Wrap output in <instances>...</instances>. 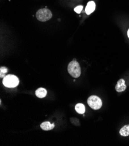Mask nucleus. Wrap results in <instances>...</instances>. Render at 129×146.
Wrapping results in <instances>:
<instances>
[{
	"label": "nucleus",
	"mask_w": 129,
	"mask_h": 146,
	"mask_svg": "<svg viewBox=\"0 0 129 146\" xmlns=\"http://www.w3.org/2000/svg\"><path fill=\"white\" fill-rule=\"evenodd\" d=\"M126 85L125 84V80L123 79H119L115 86V90L118 93H122L126 89Z\"/></svg>",
	"instance_id": "obj_5"
},
{
	"label": "nucleus",
	"mask_w": 129,
	"mask_h": 146,
	"mask_svg": "<svg viewBox=\"0 0 129 146\" xmlns=\"http://www.w3.org/2000/svg\"><path fill=\"white\" fill-rule=\"evenodd\" d=\"M96 8V4L93 1H90L88 3L85 9V12L87 13V15H90L92 13Z\"/></svg>",
	"instance_id": "obj_7"
},
{
	"label": "nucleus",
	"mask_w": 129,
	"mask_h": 146,
	"mask_svg": "<svg viewBox=\"0 0 129 146\" xmlns=\"http://www.w3.org/2000/svg\"><path fill=\"white\" fill-rule=\"evenodd\" d=\"M127 36H128V37L129 38V29H128V31H127Z\"/></svg>",
	"instance_id": "obj_13"
},
{
	"label": "nucleus",
	"mask_w": 129,
	"mask_h": 146,
	"mask_svg": "<svg viewBox=\"0 0 129 146\" xmlns=\"http://www.w3.org/2000/svg\"><path fill=\"white\" fill-rule=\"evenodd\" d=\"M4 86L9 88H14L18 86L19 80L18 77L13 75H8L5 76L3 81Z\"/></svg>",
	"instance_id": "obj_2"
},
{
	"label": "nucleus",
	"mask_w": 129,
	"mask_h": 146,
	"mask_svg": "<svg viewBox=\"0 0 129 146\" xmlns=\"http://www.w3.org/2000/svg\"><path fill=\"white\" fill-rule=\"evenodd\" d=\"M75 110L79 114H83L85 112V107L83 104L79 103L75 106Z\"/></svg>",
	"instance_id": "obj_10"
},
{
	"label": "nucleus",
	"mask_w": 129,
	"mask_h": 146,
	"mask_svg": "<svg viewBox=\"0 0 129 146\" xmlns=\"http://www.w3.org/2000/svg\"><path fill=\"white\" fill-rule=\"evenodd\" d=\"M88 104L89 106L94 110H99L102 107V101L100 97L96 96H92L88 99Z\"/></svg>",
	"instance_id": "obj_4"
},
{
	"label": "nucleus",
	"mask_w": 129,
	"mask_h": 146,
	"mask_svg": "<svg viewBox=\"0 0 129 146\" xmlns=\"http://www.w3.org/2000/svg\"><path fill=\"white\" fill-rule=\"evenodd\" d=\"M36 17L37 19L41 22H46L52 18V12L47 8L40 9L36 13Z\"/></svg>",
	"instance_id": "obj_3"
},
{
	"label": "nucleus",
	"mask_w": 129,
	"mask_h": 146,
	"mask_svg": "<svg viewBox=\"0 0 129 146\" xmlns=\"http://www.w3.org/2000/svg\"><path fill=\"white\" fill-rule=\"evenodd\" d=\"M120 135L122 136L126 137L129 136V125L124 126L119 131Z\"/></svg>",
	"instance_id": "obj_9"
},
{
	"label": "nucleus",
	"mask_w": 129,
	"mask_h": 146,
	"mask_svg": "<svg viewBox=\"0 0 129 146\" xmlns=\"http://www.w3.org/2000/svg\"><path fill=\"white\" fill-rule=\"evenodd\" d=\"M47 94V91L44 88H39L35 91V95L37 97L39 98H42L45 97Z\"/></svg>",
	"instance_id": "obj_8"
},
{
	"label": "nucleus",
	"mask_w": 129,
	"mask_h": 146,
	"mask_svg": "<svg viewBox=\"0 0 129 146\" xmlns=\"http://www.w3.org/2000/svg\"><path fill=\"white\" fill-rule=\"evenodd\" d=\"M82 9H83V6H82V5H79V6H78V7H77L76 8H75L74 11H75L77 13H80L82 11Z\"/></svg>",
	"instance_id": "obj_12"
},
{
	"label": "nucleus",
	"mask_w": 129,
	"mask_h": 146,
	"mask_svg": "<svg viewBox=\"0 0 129 146\" xmlns=\"http://www.w3.org/2000/svg\"><path fill=\"white\" fill-rule=\"evenodd\" d=\"M41 128L45 131H48V130H52L55 125L54 123H51L50 122L48 121H46V122H44L43 123H42L40 125Z\"/></svg>",
	"instance_id": "obj_6"
},
{
	"label": "nucleus",
	"mask_w": 129,
	"mask_h": 146,
	"mask_svg": "<svg viewBox=\"0 0 129 146\" xmlns=\"http://www.w3.org/2000/svg\"><path fill=\"white\" fill-rule=\"evenodd\" d=\"M8 69L5 66L1 67V69H0V78H3L5 77V74L8 72Z\"/></svg>",
	"instance_id": "obj_11"
},
{
	"label": "nucleus",
	"mask_w": 129,
	"mask_h": 146,
	"mask_svg": "<svg viewBox=\"0 0 129 146\" xmlns=\"http://www.w3.org/2000/svg\"><path fill=\"white\" fill-rule=\"evenodd\" d=\"M68 72L69 75L73 78H78L81 76V69L79 63L76 60H73L68 64Z\"/></svg>",
	"instance_id": "obj_1"
}]
</instances>
